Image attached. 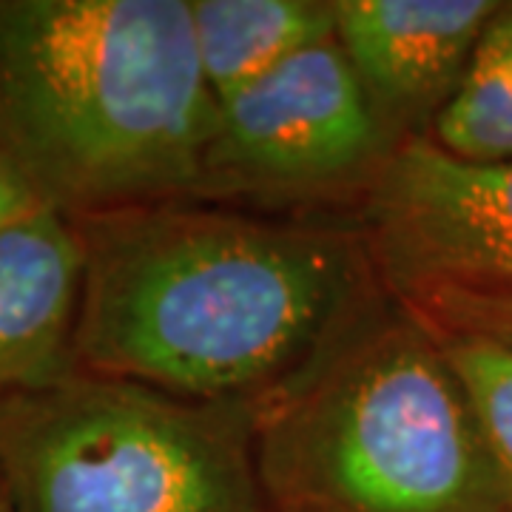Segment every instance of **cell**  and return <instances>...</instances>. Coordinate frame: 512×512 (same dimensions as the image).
<instances>
[{
    "mask_svg": "<svg viewBox=\"0 0 512 512\" xmlns=\"http://www.w3.org/2000/svg\"><path fill=\"white\" fill-rule=\"evenodd\" d=\"M72 222L86 254L77 367L191 402L254 410L384 293L353 220L180 200Z\"/></svg>",
    "mask_w": 512,
    "mask_h": 512,
    "instance_id": "6da1fadb",
    "label": "cell"
},
{
    "mask_svg": "<svg viewBox=\"0 0 512 512\" xmlns=\"http://www.w3.org/2000/svg\"><path fill=\"white\" fill-rule=\"evenodd\" d=\"M214 120L191 0H0V154L63 217L197 200Z\"/></svg>",
    "mask_w": 512,
    "mask_h": 512,
    "instance_id": "7a4b0ae2",
    "label": "cell"
},
{
    "mask_svg": "<svg viewBox=\"0 0 512 512\" xmlns=\"http://www.w3.org/2000/svg\"><path fill=\"white\" fill-rule=\"evenodd\" d=\"M251 413L274 512H501L467 387L436 328L387 288Z\"/></svg>",
    "mask_w": 512,
    "mask_h": 512,
    "instance_id": "3957f363",
    "label": "cell"
},
{
    "mask_svg": "<svg viewBox=\"0 0 512 512\" xmlns=\"http://www.w3.org/2000/svg\"><path fill=\"white\" fill-rule=\"evenodd\" d=\"M0 484L12 512H274L251 407L86 370L0 396Z\"/></svg>",
    "mask_w": 512,
    "mask_h": 512,
    "instance_id": "277c9868",
    "label": "cell"
},
{
    "mask_svg": "<svg viewBox=\"0 0 512 512\" xmlns=\"http://www.w3.org/2000/svg\"><path fill=\"white\" fill-rule=\"evenodd\" d=\"M396 148L330 37L217 100L197 200L359 202Z\"/></svg>",
    "mask_w": 512,
    "mask_h": 512,
    "instance_id": "5b68a950",
    "label": "cell"
},
{
    "mask_svg": "<svg viewBox=\"0 0 512 512\" xmlns=\"http://www.w3.org/2000/svg\"><path fill=\"white\" fill-rule=\"evenodd\" d=\"M353 222L393 296L433 285L512 288V163H467L407 140L356 202Z\"/></svg>",
    "mask_w": 512,
    "mask_h": 512,
    "instance_id": "8992f818",
    "label": "cell"
},
{
    "mask_svg": "<svg viewBox=\"0 0 512 512\" xmlns=\"http://www.w3.org/2000/svg\"><path fill=\"white\" fill-rule=\"evenodd\" d=\"M498 6V0H333L336 43L396 146L433 137Z\"/></svg>",
    "mask_w": 512,
    "mask_h": 512,
    "instance_id": "52a82bcc",
    "label": "cell"
},
{
    "mask_svg": "<svg viewBox=\"0 0 512 512\" xmlns=\"http://www.w3.org/2000/svg\"><path fill=\"white\" fill-rule=\"evenodd\" d=\"M86 254L77 225L43 205L0 231V396L77 373Z\"/></svg>",
    "mask_w": 512,
    "mask_h": 512,
    "instance_id": "ba28073f",
    "label": "cell"
},
{
    "mask_svg": "<svg viewBox=\"0 0 512 512\" xmlns=\"http://www.w3.org/2000/svg\"><path fill=\"white\" fill-rule=\"evenodd\" d=\"M191 26L214 100L336 37L333 0H191Z\"/></svg>",
    "mask_w": 512,
    "mask_h": 512,
    "instance_id": "9c48e42d",
    "label": "cell"
},
{
    "mask_svg": "<svg viewBox=\"0 0 512 512\" xmlns=\"http://www.w3.org/2000/svg\"><path fill=\"white\" fill-rule=\"evenodd\" d=\"M430 143L467 163H512V3L487 23Z\"/></svg>",
    "mask_w": 512,
    "mask_h": 512,
    "instance_id": "30bf717a",
    "label": "cell"
},
{
    "mask_svg": "<svg viewBox=\"0 0 512 512\" xmlns=\"http://www.w3.org/2000/svg\"><path fill=\"white\" fill-rule=\"evenodd\" d=\"M436 333L476 407L498 476L501 512H512V350L467 333Z\"/></svg>",
    "mask_w": 512,
    "mask_h": 512,
    "instance_id": "8fae6325",
    "label": "cell"
},
{
    "mask_svg": "<svg viewBox=\"0 0 512 512\" xmlns=\"http://www.w3.org/2000/svg\"><path fill=\"white\" fill-rule=\"evenodd\" d=\"M399 299L433 328L478 336L512 350V288L433 285Z\"/></svg>",
    "mask_w": 512,
    "mask_h": 512,
    "instance_id": "7c38bea8",
    "label": "cell"
},
{
    "mask_svg": "<svg viewBox=\"0 0 512 512\" xmlns=\"http://www.w3.org/2000/svg\"><path fill=\"white\" fill-rule=\"evenodd\" d=\"M43 208V202L32 191V185L20 177V171L0 154V231L12 222L29 217L32 211Z\"/></svg>",
    "mask_w": 512,
    "mask_h": 512,
    "instance_id": "4fadbf2b",
    "label": "cell"
},
{
    "mask_svg": "<svg viewBox=\"0 0 512 512\" xmlns=\"http://www.w3.org/2000/svg\"><path fill=\"white\" fill-rule=\"evenodd\" d=\"M0 512H12V507H9V498H6V493H3V484H0Z\"/></svg>",
    "mask_w": 512,
    "mask_h": 512,
    "instance_id": "5bb4252c",
    "label": "cell"
}]
</instances>
